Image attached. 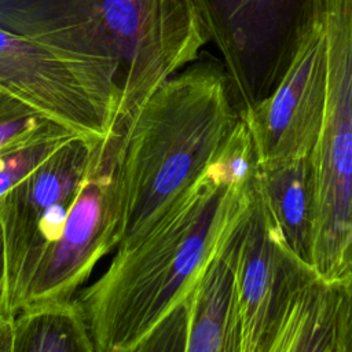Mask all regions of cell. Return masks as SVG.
Returning a JSON list of instances; mask_svg holds the SVG:
<instances>
[{
	"label": "cell",
	"mask_w": 352,
	"mask_h": 352,
	"mask_svg": "<svg viewBox=\"0 0 352 352\" xmlns=\"http://www.w3.org/2000/svg\"><path fill=\"white\" fill-rule=\"evenodd\" d=\"M99 139H67L0 199L10 316L73 302L117 248L120 160Z\"/></svg>",
	"instance_id": "cell-1"
},
{
	"label": "cell",
	"mask_w": 352,
	"mask_h": 352,
	"mask_svg": "<svg viewBox=\"0 0 352 352\" xmlns=\"http://www.w3.org/2000/svg\"><path fill=\"white\" fill-rule=\"evenodd\" d=\"M254 182V180H253ZM216 153L201 176L135 242L117 248L76 297L95 352H121L187 296L252 197Z\"/></svg>",
	"instance_id": "cell-2"
},
{
	"label": "cell",
	"mask_w": 352,
	"mask_h": 352,
	"mask_svg": "<svg viewBox=\"0 0 352 352\" xmlns=\"http://www.w3.org/2000/svg\"><path fill=\"white\" fill-rule=\"evenodd\" d=\"M0 28L99 70L124 116L206 45L192 0H0Z\"/></svg>",
	"instance_id": "cell-3"
},
{
	"label": "cell",
	"mask_w": 352,
	"mask_h": 352,
	"mask_svg": "<svg viewBox=\"0 0 352 352\" xmlns=\"http://www.w3.org/2000/svg\"><path fill=\"white\" fill-rule=\"evenodd\" d=\"M239 118L227 74L212 60L186 66L126 118L117 248L140 238L201 176Z\"/></svg>",
	"instance_id": "cell-4"
},
{
	"label": "cell",
	"mask_w": 352,
	"mask_h": 352,
	"mask_svg": "<svg viewBox=\"0 0 352 352\" xmlns=\"http://www.w3.org/2000/svg\"><path fill=\"white\" fill-rule=\"evenodd\" d=\"M326 100L311 153L315 183L312 268L334 280L352 223V0H324Z\"/></svg>",
	"instance_id": "cell-5"
},
{
	"label": "cell",
	"mask_w": 352,
	"mask_h": 352,
	"mask_svg": "<svg viewBox=\"0 0 352 352\" xmlns=\"http://www.w3.org/2000/svg\"><path fill=\"white\" fill-rule=\"evenodd\" d=\"M221 56L239 116L267 98L287 70L324 0H192Z\"/></svg>",
	"instance_id": "cell-6"
},
{
	"label": "cell",
	"mask_w": 352,
	"mask_h": 352,
	"mask_svg": "<svg viewBox=\"0 0 352 352\" xmlns=\"http://www.w3.org/2000/svg\"><path fill=\"white\" fill-rule=\"evenodd\" d=\"M235 274L241 352H265L293 298L318 275L287 248L254 182L236 224Z\"/></svg>",
	"instance_id": "cell-7"
},
{
	"label": "cell",
	"mask_w": 352,
	"mask_h": 352,
	"mask_svg": "<svg viewBox=\"0 0 352 352\" xmlns=\"http://www.w3.org/2000/svg\"><path fill=\"white\" fill-rule=\"evenodd\" d=\"M326 100L323 15L304 34L276 88L241 114L250 132L258 166L309 157Z\"/></svg>",
	"instance_id": "cell-8"
},
{
	"label": "cell",
	"mask_w": 352,
	"mask_h": 352,
	"mask_svg": "<svg viewBox=\"0 0 352 352\" xmlns=\"http://www.w3.org/2000/svg\"><path fill=\"white\" fill-rule=\"evenodd\" d=\"M238 221L221 238L194 283L186 352H241L235 274Z\"/></svg>",
	"instance_id": "cell-9"
},
{
	"label": "cell",
	"mask_w": 352,
	"mask_h": 352,
	"mask_svg": "<svg viewBox=\"0 0 352 352\" xmlns=\"http://www.w3.org/2000/svg\"><path fill=\"white\" fill-rule=\"evenodd\" d=\"M254 186L287 248L312 267L316 205L311 155L279 165L258 166Z\"/></svg>",
	"instance_id": "cell-10"
},
{
	"label": "cell",
	"mask_w": 352,
	"mask_h": 352,
	"mask_svg": "<svg viewBox=\"0 0 352 352\" xmlns=\"http://www.w3.org/2000/svg\"><path fill=\"white\" fill-rule=\"evenodd\" d=\"M265 352H341L334 280L316 276L297 293Z\"/></svg>",
	"instance_id": "cell-11"
},
{
	"label": "cell",
	"mask_w": 352,
	"mask_h": 352,
	"mask_svg": "<svg viewBox=\"0 0 352 352\" xmlns=\"http://www.w3.org/2000/svg\"><path fill=\"white\" fill-rule=\"evenodd\" d=\"M10 352H95L76 301L16 314Z\"/></svg>",
	"instance_id": "cell-12"
},
{
	"label": "cell",
	"mask_w": 352,
	"mask_h": 352,
	"mask_svg": "<svg viewBox=\"0 0 352 352\" xmlns=\"http://www.w3.org/2000/svg\"><path fill=\"white\" fill-rule=\"evenodd\" d=\"M70 135L76 133L0 92V151Z\"/></svg>",
	"instance_id": "cell-13"
},
{
	"label": "cell",
	"mask_w": 352,
	"mask_h": 352,
	"mask_svg": "<svg viewBox=\"0 0 352 352\" xmlns=\"http://www.w3.org/2000/svg\"><path fill=\"white\" fill-rule=\"evenodd\" d=\"M190 296L191 292L176 302L139 341L121 352H186L190 329Z\"/></svg>",
	"instance_id": "cell-14"
},
{
	"label": "cell",
	"mask_w": 352,
	"mask_h": 352,
	"mask_svg": "<svg viewBox=\"0 0 352 352\" xmlns=\"http://www.w3.org/2000/svg\"><path fill=\"white\" fill-rule=\"evenodd\" d=\"M73 136L76 135L38 142L15 150L0 151V199Z\"/></svg>",
	"instance_id": "cell-15"
},
{
	"label": "cell",
	"mask_w": 352,
	"mask_h": 352,
	"mask_svg": "<svg viewBox=\"0 0 352 352\" xmlns=\"http://www.w3.org/2000/svg\"><path fill=\"white\" fill-rule=\"evenodd\" d=\"M336 283V333L341 352H352V271Z\"/></svg>",
	"instance_id": "cell-16"
},
{
	"label": "cell",
	"mask_w": 352,
	"mask_h": 352,
	"mask_svg": "<svg viewBox=\"0 0 352 352\" xmlns=\"http://www.w3.org/2000/svg\"><path fill=\"white\" fill-rule=\"evenodd\" d=\"M10 316L7 311V265H6V243L4 231L0 217V318ZM14 318V316H10Z\"/></svg>",
	"instance_id": "cell-17"
},
{
	"label": "cell",
	"mask_w": 352,
	"mask_h": 352,
	"mask_svg": "<svg viewBox=\"0 0 352 352\" xmlns=\"http://www.w3.org/2000/svg\"><path fill=\"white\" fill-rule=\"evenodd\" d=\"M349 271H352V223H351V228L348 231V235L345 238V242H344L341 253H340L336 279Z\"/></svg>",
	"instance_id": "cell-18"
},
{
	"label": "cell",
	"mask_w": 352,
	"mask_h": 352,
	"mask_svg": "<svg viewBox=\"0 0 352 352\" xmlns=\"http://www.w3.org/2000/svg\"><path fill=\"white\" fill-rule=\"evenodd\" d=\"M12 318H0V352H10Z\"/></svg>",
	"instance_id": "cell-19"
}]
</instances>
